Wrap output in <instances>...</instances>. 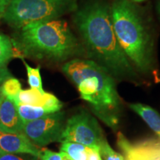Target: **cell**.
I'll return each instance as SVG.
<instances>
[{
  "label": "cell",
  "mask_w": 160,
  "mask_h": 160,
  "mask_svg": "<svg viewBox=\"0 0 160 160\" xmlns=\"http://www.w3.org/2000/svg\"><path fill=\"white\" fill-rule=\"evenodd\" d=\"M73 20L85 45L102 66L115 77L132 80L137 77L117 41L110 8L101 2H90L77 11Z\"/></svg>",
  "instance_id": "1"
},
{
  "label": "cell",
  "mask_w": 160,
  "mask_h": 160,
  "mask_svg": "<svg viewBox=\"0 0 160 160\" xmlns=\"http://www.w3.org/2000/svg\"><path fill=\"white\" fill-rule=\"evenodd\" d=\"M62 71L75 84L80 97L89 104L93 114L117 130L122 105L113 76L103 66L88 59L70 60L62 66Z\"/></svg>",
  "instance_id": "2"
},
{
  "label": "cell",
  "mask_w": 160,
  "mask_h": 160,
  "mask_svg": "<svg viewBox=\"0 0 160 160\" xmlns=\"http://www.w3.org/2000/svg\"><path fill=\"white\" fill-rule=\"evenodd\" d=\"M15 57L63 61L80 54V44L66 22L59 19L31 23L12 39Z\"/></svg>",
  "instance_id": "3"
},
{
  "label": "cell",
  "mask_w": 160,
  "mask_h": 160,
  "mask_svg": "<svg viewBox=\"0 0 160 160\" xmlns=\"http://www.w3.org/2000/svg\"><path fill=\"white\" fill-rule=\"evenodd\" d=\"M111 14L116 37L124 53L140 72L154 69L153 42L138 10L129 0H115Z\"/></svg>",
  "instance_id": "4"
},
{
  "label": "cell",
  "mask_w": 160,
  "mask_h": 160,
  "mask_svg": "<svg viewBox=\"0 0 160 160\" xmlns=\"http://www.w3.org/2000/svg\"><path fill=\"white\" fill-rule=\"evenodd\" d=\"M77 8L76 0H11L2 18L19 30L31 23L57 19Z\"/></svg>",
  "instance_id": "5"
},
{
  "label": "cell",
  "mask_w": 160,
  "mask_h": 160,
  "mask_svg": "<svg viewBox=\"0 0 160 160\" xmlns=\"http://www.w3.org/2000/svg\"><path fill=\"white\" fill-rule=\"evenodd\" d=\"M106 141L101 126L88 112L81 111L66 120L62 143L75 142L100 148Z\"/></svg>",
  "instance_id": "6"
},
{
  "label": "cell",
  "mask_w": 160,
  "mask_h": 160,
  "mask_svg": "<svg viewBox=\"0 0 160 160\" xmlns=\"http://www.w3.org/2000/svg\"><path fill=\"white\" fill-rule=\"evenodd\" d=\"M66 123L65 113L59 111L39 119L23 122L22 133L38 148L62 142Z\"/></svg>",
  "instance_id": "7"
},
{
  "label": "cell",
  "mask_w": 160,
  "mask_h": 160,
  "mask_svg": "<svg viewBox=\"0 0 160 160\" xmlns=\"http://www.w3.org/2000/svg\"><path fill=\"white\" fill-rule=\"evenodd\" d=\"M117 145L124 160H160V139H147L131 142L119 132Z\"/></svg>",
  "instance_id": "8"
},
{
  "label": "cell",
  "mask_w": 160,
  "mask_h": 160,
  "mask_svg": "<svg viewBox=\"0 0 160 160\" xmlns=\"http://www.w3.org/2000/svg\"><path fill=\"white\" fill-rule=\"evenodd\" d=\"M0 151L13 154H28L39 159L41 150L23 133H8L0 131Z\"/></svg>",
  "instance_id": "9"
},
{
  "label": "cell",
  "mask_w": 160,
  "mask_h": 160,
  "mask_svg": "<svg viewBox=\"0 0 160 160\" xmlns=\"http://www.w3.org/2000/svg\"><path fill=\"white\" fill-rule=\"evenodd\" d=\"M23 121L19 114L17 106L3 97L0 104V131L8 133H22Z\"/></svg>",
  "instance_id": "10"
},
{
  "label": "cell",
  "mask_w": 160,
  "mask_h": 160,
  "mask_svg": "<svg viewBox=\"0 0 160 160\" xmlns=\"http://www.w3.org/2000/svg\"><path fill=\"white\" fill-rule=\"evenodd\" d=\"M23 104L34 106H43L51 110L53 113L61 111L62 103L52 93H41L36 89L21 90L18 94L16 105Z\"/></svg>",
  "instance_id": "11"
},
{
  "label": "cell",
  "mask_w": 160,
  "mask_h": 160,
  "mask_svg": "<svg viewBox=\"0 0 160 160\" xmlns=\"http://www.w3.org/2000/svg\"><path fill=\"white\" fill-rule=\"evenodd\" d=\"M60 151L67 153L73 160H102L98 147H89L75 142H62Z\"/></svg>",
  "instance_id": "12"
},
{
  "label": "cell",
  "mask_w": 160,
  "mask_h": 160,
  "mask_svg": "<svg viewBox=\"0 0 160 160\" xmlns=\"http://www.w3.org/2000/svg\"><path fill=\"white\" fill-rule=\"evenodd\" d=\"M131 108L141 117L150 128L157 133L160 139V115L157 111L148 105L141 103L130 105Z\"/></svg>",
  "instance_id": "13"
},
{
  "label": "cell",
  "mask_w": 160,
  "mask_h": 160,
  "mask_svg": "<svg viewBox=\"0 0 160 160\" xmlns=\"http://www.w3.org/2000/svg\"><path fill=\"white\" fill-rule=\"evenodd\" d=\"M17 106L19 114L23 122L39 119L53 113L51 110L43 106H34L23 104H19Z\"/></svg>",
  "instance_id": "14"
},
{
  "label": "cell",
  "mask_w": 160,
  "mask_h": 160,
  "mask_svg": "<svg viewBox=\"0 0 160 160\" xmlns=\"http://www.w3.org/2000/svg\"><path fill=\"white\" fill-rule=\"evenodd\" d=\"M22 90L20 82L16 78L11 77L4 82L0 86V92L4 97L8 98L16 104L18 94Z\"/></svg>",
  "instance_id": "15"
},
{
  "label": "cell",
  "mask_w": 160,
  "mask_h": 160,
  "mask_svg": "<svg viewBox=\"0 0 160 160\" xmlns=\"http://www.w3.org/2000/svg\"><path fill=\"white\" fill-rule=\"evenodd\" d=\"M13 57H15V51L11 39L0 33V66H6Z\"/></svg>",
  "instance_id": "16"
},
{
  "label": "cell",
  "mask_w": 160,
  "mask_h": 160,
  "mask_svg": "<svg viewBox=\"0 0 160 160\" xmlns=\"http://www.w3.org/2000/svg\"><path fill=\"white\" fill-rule=\"evenodd\" d=\"M23 63L26 68L28 74V82L31 88L38 90L41 93H45L43 89L42 81L41 74H40V67L32 68L28 64L23 60Z\"/></svg>",
  "instance_id": "17"
},
{
  "label": "cell",
  "mask_w": 160,
  "mask_h": 160,
  "mask_svg": "<svg viewBox=\"0 0 160 160\" xmlns=\"http://www.w3.org/2000/svg\"><path fill=\"white\" fill-rule=\"evenodd\" d=\"M99 151L104 160H124L123 156L113 151L107 141L99 148Z\"/></svg>",
  "instance_id": "18"
},
{
  "label": "cell",
  "mask_w": 160,
  "mask_h": 160,
  "mask_svg": "<svg viewBox=\"0 0 160 160\" xmlns=\"http://www.w3.org/2000/svg\"><path fill=\"white\" fill-rule=\"evenodd\" d=\"M40 160H62L61 153L52 151L51 150L43 148L40 151Z\"/></svg>",
  "instance_id": "19"
},
{
  "label": "cell",
  "mask_w": 160,
  "mask_h": 160,
  "mask_svg": "<svg viewBox=\"0 0 160 160\" xmlns=\"http://www.w3.org/2000/svg\"><path fill=\"white\" fill-rule=\"evenodd\" d=\"M13 77L11 73L8 71L6 66H0V86L2 85L4 82L9 78Z\"/></svg>",
  "instance_id": "20"
},
{
  "label": "cell",
  "mask_w": 160,
  "mask_h": 160,
  "mask_svg": "<svg viewBox=\"0 0 160 160\" xmlns=\"http://www.w3.org/2000/svg\"><path fill=\"white\" fill-rule=\"evenodd\" d=\"M0 160H27L19 155L8 153L0 151Z\"/></svg>",
  "instance_id": "21"
},
{
  "label": "cell",
  "mask_w": 160,
  "mask_h": 160,
  "mask_svg": "<svg viewBox=\"0 0 160 160\" xmlns=\"http://www.w3.org/2000/svg\"><path fill=\"white\" fill-rule=\"evenodd\" d=\"M11 0H0V14L2 15L11 3Z\"/></svg>",
  "instance_id": "22"
},
{
  "label": "cell",
  "mask_w": 160,
  "mask_h": 160,
  "mask_svg": "<svg viewBox=\"0 0 160 160\" xmlns=\"http://www.w3.org/2000/svg\"><path fill=\"white\" fill-rule=\"evenodd\" d=\"M61 153V157H62V160H73L71 157H69L67 153H65L63 151H60Z\"/></svg>",
  "instance_id": "23"
},
{
  "label": "cell",
  "mask_w": 160,
  "mask_h": 160,
  "mask_svg": "<svg viewBox=\"0 0 160 160\" xmlns=\"http://www.w3.org/2000/svg\"><path fill=\"white\" fill-rule=\"evenodd\" d=\"M157 11L158 16H159V20H160V0H157Z\"/></svg>",
  "instance_id": "24"
},
{
  "label": "cell",
  "mask_w": 160,
  "mask_h": 160,
  "mask_svg": "<svg viewBox=\"0 0 160 160\" xmlns=\"http://www.w3.org/2000/svg\"><path fill=\"white\" fill-rule=\"evenodd\" d=\"M3 97H4V96L2 94V93H1V92H0V104H1V102H2V100Z\"/></svg>",
  "instance_id": "25"
},
{
  "label": "cell",
  "mask_w": 160,
  "mask_h": 160,
  "mask_svg": "<svg viewBox=\"0 0 160 160\" xmlns=\"http://www.w3.org/2000/svg\"><path fill=\"white\" fill-rule=\"evenodd\" d=\"M133 1H135V2H142V1H145V0H133Z\"/></svg>",
  "instance_id": "26"
}]
</instances>
